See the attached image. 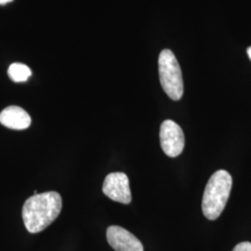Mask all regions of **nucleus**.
Here are the masks:
<instances>
[{
    "instance_id": "obj_2",
    "label": "nucleus",
    "mask_w": 251,
    "mask_h": 251,
    "mask_svg": "<svg viewBox=\"0 0 251 251\" xmlns=\"http://www.w3.org/2000/svg\"><path fill=\"white\" fill-rule=\"evenodd\" d=\"M233 185L232 176L224 170L216 171L206 183L202 199L203 214L207 220L215 221L223 213Z\"/></svg>"
},
{
    "instance_id": "obj_4",
    "label": "nucleus",
    "mask_w": 251,
    "mask_h": 251,
    "mask_svg": "<svg viewBox=\"0 0 251 251\" xmlns=\"http://www.w3.org/2000/svg\"><path fill=\"white\" fill-rule=\"evenodd\" d=\"M160 144L162 150L170 157H177L184 148V134L176 122L165 120L160 126Z\"/></svg>"
},
{
    "instance_id": "obj_10",
    "label": "nucleus",
    "mask_w": 251,
    "mask_h": 251,
    "mask_svg": "<svg viewBox=\"0 0 251 251\" xmlns=\"http://www.w3.org/2000/svg\"><path fill=\"white\" fill-rule=\"evenodd\" d=\"M13 0H0V5H6Z\"/></svg>"
},
{
    "instance_id": "obj_3",
    "label": "nucleus",
    "mask_w": 251,
    "mask_h": 251,
    "mask_svg": "<svg viewBox=\"0 0 251 251\" xmlns=\"http://www.w3.org/2000/svg\"><path fill=\"white\" fill-rule=\"evenodd\" d=\"M159 78L163 90L173 100L183 95V80L179 63L170 50H162L158 59Z\"/></svg>"
},
{
    "instance_id": "obj_5",
    "label": "nucleus",
    "mask_w": 251,
    "mask_h": 251,
    "mask_svg": "<svg viewBox=\"0 0 251 251\" xmlns=\"http://www.w3.org/2000/svg\"><path fill=\"white\" fill-rule=\"evenodd\" d=\"M102 192L113 201L126 205L131 202L129 180L123 172H113L108 174L102 184Z\"/></svg>"
},
{
    "instance_id": "obj_1",
    "label": "nucleus",
    "mask_w": 251,
    "mask_h": 251,
    "mask_svg": "<svg viewBox=\"0 0 251 251\" xmlns=\"http://www.w3.org/2000/svg\"><path fill=\"white\" fill-rule=\"evenodd\" d=\"M63 200L60 194L47 192L28 198L23 206V220L29 233L45 230L61 213Z\"/></svg>"
},
{
    "instance_id": "obj_6",
    "label": "nucleus",
    "mask_w": 251,
    "mask_h": 251,
    "mask_svg": "<svg viewBox=\"0 0 251 251\" xmlns=\"http://www.w3.org/2000/svg\"><path fill=\"white\" fill-rule=\"evenodd\" d=\"M106 237L109 245L116 251H144L143 244L134 234L120 226L108 227Z\"/></svg>"
},
{
    "instance_id": "obj_8",
    "label": "nucleus",
    "mask_w": 251,
    "mask_h": 251,
    "mask_svg": "<svg viewBox=\"0 0 251 251\" xmlns=\"http://www.w3.org/2000/svg\"><path fill=\"white\" fill-rule=\"evenodd\" d=\"M9 78L14 82H25L31 76V69L24 63H12L8 70Z\"/></svg>"
},
{
    "instance_id": "obj_11",
    "label": "nucleus",
    "mask_w": 251,
    "mask_h": 251,
    "mask_svg": "<svg viewBox=\"0 0 251 251\" xmlns=\"http://www.w3.org/2000/svg\"><path fill=\"white\" fill-rule=\"evenodd\" d=\"M248 55H249V57H250V59L251 60V47L248 49Z\"/></svg>"
},
{
    "instance_id": "obj_7",
    "label": "nucleus",
    "mask_w": 251,
    "mask_h": 251,
    "mask_svg": "<svg viewBox=\"0 0 251 251\" xmlns=\"http://www.w3.org/2000/svg\"><path fill=\"white\" fill-rule=\"evenodd\" d=\"M0 123L10 129L22 130L30 126L31 117L23 108L11 105L0 113Z\"/></svg>"
},
{
    "instance_id": "obj_9",
    "label": "nucleus",
    "mask_w": 251,
    "mask_h": 251,
    "mask_svg": "<svg viewBox=\"0 0 251 251\" xmlns=\"http://www.w3.org/2000/svg\"><path fill=\"white\" fill-rule=\"evenodd\" d=\"M233 251H251V242H241L234 247Z\"/></svg>"
}]
</instances>
